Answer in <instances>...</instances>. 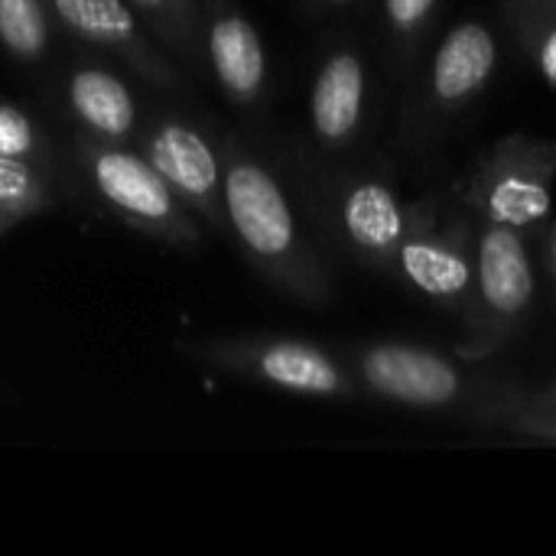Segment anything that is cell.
Masks as SVG:
<instances>
[{
	"mask_svg": "<svg viewBox=\"0 0 556 556\" xmlns=\"http://www.w3.org/2000/svg\"><path fill=\"white\" fill-rule=\"evenodd\" d=\"M218 150L228 235L270 287L290 300L323 306L332 283L319 254L300 231L287 189L274 169L235 137H228Z\"/></svg>",
	"mask_w": 556,
	"mask_h": 556,
	"instance_id": "obj_1",
	"label": "cell"
},
{
	"mask_svg": "<svg viewBox=\"0 0 556 556\" xmlns=\"http://www.w3.org/2000/svg\"><path fill=\"white\" fill-rule=\"evenodd\" d=\"M72 169L91 195L124 225L166 241L169 248H199L202 222L166 186L137 143H111L88 134L72 137Z\"/></svg>",
	"mask_w": 556,
	"mask_h": 556,
	"instance_id": "obj_2",
	"label": "cell"
},
{
	"mask_svg": "<svg viewBox=\"0 0 556 556\" xmlns=\"http://www.w3.org/2000/svg\"><path fill=\"white\" fill-rule=\"evenodd\" d=\"M179 352L205 368L261 381L293 394L336 397V401L365 397L352 368L339 355L306 339H287V336L199 339V342H179Z\"/></svg>",
	"mask_w": 556,
	"mask_h": 556,
	"instance_id": "obj_3",
	"label": "cell"
},
{
	"mask_svg": "<svg viewBox=\"0 0 556 556\" xmlns=\"http://www.w3.org/2000/svg\"><path fill=\"white\" fill-rule=\"evenodd\" d=\"M556 143L544 137H505L472 166L463 199L482 222L534 231L554 215Z\"/></svg>",
	"mask_w": 556,
	"mask_h": 556,
	"instance_id": "obj_4",
	"label": "cell"
},
{
	"mask_svg": "<svg viewBox=\"0 0 556 556\" xmlns=\"http://www.w3.org/2000/svg\"><path fill=\"white\" fill-rule=\"evenodd\" d=\"M345 365L352 368L365 394L414 410H456L466 404L479 410L492 397V391L472 381L453 358L407 342L352 349L345 355Z\"/></svg>",
	"mask_w": 556,
	"mask_h": 556,
	"instance_id": "obj_5",
	"label": "cell"
},
{
	"mask_svg": "<svg viewBox=\"0 0 556 556\" xmlns=\"http://www.w3.org/2000/svg\"><path fill=\"white\" fill-rule=\"evenodd\" d=\"M534 264L525 231L482 222L476 235V274L466 303L472 352H495L528 316L534 303Z\"/></svg>",
	"mask_w": 556,
	"mask_h": 556,
	"instance_id": "obj_6",
	"label": "cell"
},
{
	"mask_svg": "<svg viewBox=\"0 0 556 556\" xmlns=\"http://www.w3.org/2000/svg\"><path fill=\"white\" fill-rule=\"evenodd\" d=\"M46 7L62 33L81 46L114 55L150 88L179 91L186 85L182 65L156 42L127 0H46Z\"/></svg>",
	"mask_w": 556,
	"mask_h": 556,
	"instance_id": "obj_7",
	"label": "cell"
},
{
	"mask_svg": "<svg viewBox=\"0 0 556 556\" xmlns=\"http://www.w3.org/2000/svg\"><path fill=\"white\" fill-rule=\"evenodd\" d=\"M137 150L153 163L166 186L215 235H228L222 199V150L186 117L163 114L137 130Z\"/></svg>",
	"mask_w": 556,
	"mask_h": 556,
	"instance_id": "obj_8",
	"label": "cell"
},
{
	"mask_svg": "<svg viewBox=\"0 0 556 556\" xmlns=\"http://www.w3.org/2000/svg\"><path fill=\"white\" fill-rule=\"evenodd\" d=\"M202 59L231 104L254 108L267 94L264 39L231 0H202Z\"/></svg>",
	"mask_w": 556,
	"mask_h": 556,
	"instance_id": "obj_9",
	"label": "cell"
},
{
	"mask_svg": "<svg viewBox=\"0 0 556 556\" xmlns=\"http://www.w3.org/2000/svg\"><path fill=\"white\" fill-rule=\"evenodd\" d=\"M391 270L424 296L466 309L476 274V238L466 225L433 231L427 222L414 218L410 231L397 244Z\"/></svg>",
	"mask_w": 556,
	"mask_h": 556,
	"instance_id": "obj_10",
	"label": "cell"
},
{
	"mask_svg": "<svg viewBox=\"0 0 556 556\" xmlns=\"http://www.w3.org/2000/svg\"><path fill=\"white\" fill-rule=\"evenodd\" d=\"M339 225H342L349 248L365 264L391 270L397 244L410 231L414 218L391 182L378 176H362L342 189Z\"/></svg>",
	"mask_w": 556,
	"mask_h": 556,
	"instance_id": "obj_11",
	"label": "cell"
},
{
	"mask_svg": "<svg viewBox=\"0 0 556 556\" xmlns=\"http://www.w3.org/2000/svg\"><path fill=\"white\" fill-rule=\"evenodd\" d=\"M62 101L78 134L134 143L140 130V111L130 85L98 62H75L62 78Z\"/></svg>",
	"mask_w": 556,
	"mask_h": 556,
	"instance_id": "obj_12",
	"label": "cell"
},
{
	"mask_svg": "<svg viewBox=\"0 0 556 556\" xmlns=\"http://www.w3.org/2000/svg\"><path fill=\"white\" fill-rule=\"evenodd\" d=\"M365 98H368L365 59L352 46L332 49L323 59L309 91V127L316 140L329 150L349 147L365 121Z\"/></svg>",
	"mask_w": 556,
	"mask_h": 556,
	"instance_id": "obj_13",
	"label": "cell"
},
{
	"mask_svg": "<svg viewBox=\"0 0 556 556\" xmlns=\"http://www.w3.org/2000/svg\"><path fill=\"white\" fill-rule=\"evenodd\" d=\"M498 65V39L489 23L463 20L437 46L430 65V98L443 111H456L485 91Z\"/></svg>",
	"mask_w": 556,
	"mask_h": 556,
	"instance_id": "obj_14",
	"label": "cell"
},
{
	"mask_svg": "<svg viewBox=\"0 0 556 556\" xmlns=\"http://www.w3.org/2000/svg\"><path fill=\"white\" fill-rule=\"evenodd\" d=\"M156 42L182 62V68H205L202 59V0H127Z\"/></svg>",
	"mask_w": 556,
	"mask_h": 556,
	"instance_id": "obj_15",
	"label": "cell"
},
{
	"mask_svg": "<svg viewBox=\"0 0 556 556\" xmlns=\"http://www.w3.org/2000/svg\"><path fill=\"white\" fill-rule=\"evenodd\" d=\"M476 420L498 427L511 437H528L541 443H556V388L554 391H505L502 397L492 394L479 410Z\"/></svg>",
	"mask_w": 556,
	"mask_h": 556,
	"instance_id": "obj_16",
	"label": "cell"
},
{
	"mask_svg": "<svg viewBox=\"0 0 556 556\" xmlns=\"http://www.w3.org/2000/svg\"><path fill=\"white\" fill-rule=\"evenodd\" d=\"M52 26L46 0H0V46L13 62L42 65L52 49Z\"/></svg>",
	"mask_w": 556,
	"mask_h": 556,
	"instance_id": "obj_17",
	"label": "cell"
},
{
	"mask_svg": "<svg viewBox=\"0 0 556 556\" xmlns=\"http://www.w3.org/2000/svg\"><path fill=\"white\" fill-rule=\"evenodd\" d=\"M518 46L556 91V0H505Z\"/></svg>",
	"mask_w": 556,
	"mask_h": 556,
	"instance_id": "obj_18",
	"label": "cell"
},
{
	"mask_svg": "<svg viewBox=\"0 0 556 556\" xmlns=\"http://www.w3.org/2000/svg\"><path fill=\"white\" fill-rule=\"evenodd\" d=\"M59 176L33 163L0 156V212H7L13 225L52 208L59 202Z\"/></svg>",
	"mask_w": 556,
	"mask_h": 556,
	"instance_id": "obj_19",
	"label": "cell"
},
{
	"mask_svg": "<svg viewBox=\"0 0 556 556\" xmlns=\"http://www.w3.org/2000/svg\"><path fill=\"white\" fill-rule=\"evenodd\" d=\"M0 156L33 163V166H39V169H46V173H52L59 179L65 173V166L59 160V150L46 137L39 121L26 108H20L13 101H0Z\"/></svg>",
	"mask_w": 556,
	"mask_h": 556,
	"instance_id": "obj_20",
	"label": "cell"
},
{
	"mask_svg": "<svg viewBox=\"0 0 556 556\" xmlns=\"http://www.w3.org/2000/svg\"><path fill=\"white\" fill-rule=\"evenodd\" d=\"M440 0H384V20L391 36L404 46L417 39V33L427 26Z\"/></svg>",
	"mask_w": 556,
	"mask_h": 556,
	"instance_id": "obj_21",
	"label": "cell"
},
{
	"mask_svg": "<svg viewBox=\"0 0 556 556\" xmlns=\"http://www.w3.org/2000/svg\"><path fill=\"white\" fill-rule=\"evenodd\" d=\"M547 257H551V274L556 280V218L551 222V235H547Z\"/></svg>",
	"mask_w": 556,
	"mask_h": 556,
	"instance_id": "obj_22",
	"label": "cell"
},
{
	"mask_svg": "<svg viewBox=\"0 0 556 556\" xmlns=\"http://www.w3.org/2000/svg\"><path fill=\"white\" fill-rule=\"evenodd\" d=\"M319 7H345V3H352V0H316Z\"/></svg>",
	"mask_w": 556,
	"mask_h": 556,
	"instance_id": "obj_23",
	"label": "cell"
},
{
	"mask_svg": "<svg viewBox=\"0 0 556 556\" xmlns=\"http://www.w3.org/2000/svg\"><path fill=\"white\" fill-rule=\"evenodd\" d=\"M10 225H13V222H10V215H7V212H0V231H3V228H10Z\"/></svg>",
	"mask_w": 556,
	"mask_h": 556,
	"instance_id": "obj_24",
	"label": "cell"
}]
</instances>
